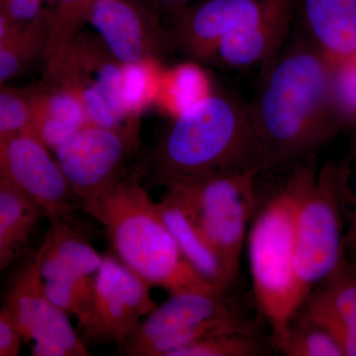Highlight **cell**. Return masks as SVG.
<instances>
[{
  "label": "cell",
  "mask_w": 356,
  "mask_h": 356,
  "mask_svg": "<svg viewBox=\"0 0 356 356\" xmlns=\"http://www.w3.org/2000/svg\"><path fill=\"white\" fill-rule=\"evenodd\" d=\"M287 41L262 65L257 93L248 105L261 172L309 156L339 121L331 65L304 35Z\"/></svg>",
  "instance_id": "obj_1"
},
{
  "label": "cell",
  "mask_w": 356,
  "mask_h": 356,
  "mask_svg": "<svg viewBox=\"0 0 356 356\" xmlns=\"http://www.w3.org/2000/svg\"><path fill=\"white\" fill-rule=\"evenodd\" d=\"M156 184L257 168V147L248 105L213 92L168 126L152 154Z\"/></svg>",
  "instance_id": "obj_2"
},
{
  "label": "cell",
  "mask_w": 356,
  "mask_h": 356,
  "mask_svg": "<svg viewBox=\"0 0 356 356\" xmlns=\"http://www.w3.org/2000/svg\"><path fill=\"white\" fill-rule=\"evenodd\" d=\"M81 209L102 225L112 252L152 288H161L170 295L219 290L205 282L185 261L156 202L137 175H123Z\"/></svg>",
  "instance_id": "obj_3"
},
{
  "label": "cell",
  "mask_w": 356,
  "mask_h": 356,
  "mask_svg": "<svg viewBox=\"0 0 356 356\" xmlns=\"http://www.w3.org/2000/svg\"><path fill=\"white\" fill-rule=\"evenodd\" d=\"M316 175L313 163L295 166L286 184L254 212L248 234L252 291L278 350L305 302L294 271L295 227L299 204Z\"/></svg>",
  "instance_id": "obj_4"
},
{
  "label": "cell",
  "mask_w": 356,
  "mask_h": 356,
  "mask_svg": "<svg viewBox=\"0 0 356 356\" xmlns=\"http://www.w3.org/2000/svg\"><path fill=\"white\" fill-rule=\"evenodd\" d=\"M225 334H257L228 291L175 293L143 318L121 350L130 356H173L195 341Z\"/></svg>",
  "instance_id": "obj_5"
},
{
  "label": "cell",
  "mask_w": 356,
  "mask_h": 356,
  "mask_svg": "<svg viewBox=\"0 0 356 356\" xmlns=\"http://www.w3.org/2000/svg\"><path fill=\"white\" fill-rule=\"evenodd\" d=\"M257 168L165 185L238 277L248 224L257 210Z\"/></svg>",
  "instance_id": "obj_6"
},
{
  "label": "cell",
  "mask_w": 356,
  "mask_h": 356,
  "mask_svg": "<svg viewBox=\"0 0 356 356\" xmlns=\"http://www.w3.org/2000/svg\"><path fill=\"white\" fill-rule=\"evenodd\" d=\"M343 186L337 170L327 166L316 175L299 204L294 271L305 301L344 261Z\"/></svg>",
  "instance_id": "obj_7"
},
{
  "label": "cell",
  "mask_w": 356,
  "mask_h": 356,
  "mask_svg": "<svg viewBox=\"0 0 356 356\" xmlns=\"http://www.w3.org/2000/svg\"><path fill=\"white\" fill-rule=\"evenodd\" d=\"M123 67L98 36L79 33L46 79L62 84L79 98L88 123L138 129V119L124 106Z\"/></svg>",
  "instance_id": "obj_8"
},
{
  "label": "cell",
  "mask_w": 356,
  "mask_h": 356,
  "mask_svg": "<svg viewBox=\"0 0 356 356\" xmlns=\"http://www.w3.org/2000/svg\"><path fill=\"white\" fill-rule=\"evenodd\" d=\"M0 311L10 320L23 341H32V355H90L83 337L72 327L70 316L47 296L35 254L11 276Z\"/></svg>",
  "instance_id": "obj_9"
},
{
  "label": "cell",
  "mask_w": 356,
  "mask_h": 356,
  "mask_svg": "<svg viewBox=\"0 0 356 356\" xmlns=\"http://www.w3.org/2000/svg\"><path fill=\"white\" fill-rule=\"evenodd\" d=\"M152 287L113 254H103L90 303L79 318L84 343L123 346L158 304Z\"/></svg>",
  "instance_id": "obj_10"
},
{
  "label": "cell",
  "mask_w": 356,
  "mask_h": 356,
  "mask_svg": "<svg viewBox=\"0 0 356 356\" xmlns=\"http://www.w3.org/2000/svg\"><path fill=\"white\" fill-rule=\"evenodd\" d=\"M137 140L138 129L88 123L56 147V161L81 207L123 177Z\"/></svg>",
  "instance_id": "obj_11"
},
{
  "label": "cell",
  "mask_w": 356,
  "mask_h": 356,
  "mask_svg": "<svg viewBox=\"0 0 356 356\" xmlns=\"http://www.w3.org/2000/svg\"><path fill=\"white\" fill-rule=\"evenodd\" d=\"M0 181L31 199L50 222L70 218L79 204L55 156L32 128L0 138Z\"/></svg>",
  "instance_id": "obj_12"
},
{
  "label": "cell",
  "mask_w": 356,
  "mask_h": 356,
  "mask_svg": "<svg viewBox=\"0 0 356 356\" xmlns=\"http://www.w3.org/2000/svg\"><path fill=\"white\" fill-rule=\"evenodd\" d=\"M88 23L123 65L161 60L175 49L159 14L142 0H96Z\"/></svg>",
  "instance_id": "obj_13"
},
{
  "label": "cell",
  "mask_w": 356,
  "mask_h": 356,
  "mask_svg": "<svg viewBox=\"0 0 356 356\" xmlns=\"http://www.w3.org/2000/svg\"><path fill=\"white\" fill-rule=\"evenodd\" d=\"M268 0H195L173 16V48L207 62L218 44L257 20Z\"/></svg>",
  "instance_id": "obj_14"
},
{
  "label": "cell",
  "mask_w": 356,
  "mask_h": 356,
  "mask_svg": "<svg viewBox=\"0 0 356 356\" xmlns=\"http://www.w3.org/2000/svg\"><path fill=\"white\" fill-rule=\"evenodd\" d=\"M70 218L50 222L43 243L35 252L40 273L44 283L92 293L103 255L70 224Z\"/></svg>",
  "instance_id": "obj_15"
},
{
  "label": "cell",
  "mask_w": 356,
  "mask_h": 356,
  "mask_svg": "<svg viewBox=\"0 0 356 356\" xmlns=\"http://www.w3.org/2000/svg\"><path fill=\"white\" fill-rule=\"evenodd\" d=\"M296 10V0H268L261 15L218 44L207 62L222 69L264 65L284 46Z\"/></svg>",
  "instance_id": "obj_16"
},
{
  "label": "cell",
  "mask_w": 356,
  "mask_h": 356,
  "mask_svg": "<svg viewBox=\"0 0 356 356\" xmlns=\"http://www.w3.org/2000/svg\"><path fill=\"white\" fill-rule=\"evenodd\" d=\"M296 317L329 332L344 356H356V269L343 261L311 293Z\"/></svg>",
  "instance_id": "obj_17"
},
{
  "label": "cell",
  "mask_w": 356,
  "mask_h": 356,
  "mask_svg": "<svg viewBox=\"0 0 356 356\" xmlns=\"http://www.w3.org/2000/svg\"><path fill=\"white\" fill-rule=\"evenodd\" d=\"M306 39L330 63L356 58V0H296Z\"/></svg>",
  "instance_id": "obj_18"
},
{
  "label": "cell",
  "mask_w": 356,
  "mask_h": 356,
  "mask_svg": "<svg viewBox=\"0 0 356 356\" xmlns=\"http://www.w3.org/2000/svg\"><path fill=\"white\" fill-rule=\"evenodd\" d=\"M156 206L187 264L211 286L229 291L236 276L180 204L165 192Z\"/></svg>",
  "instance_id": "obj_19"
},
{
  "label": "cell",
  "mask_w": 356,
  "mask_h": 356,
  "mask_svg": "<svg viewBox=\"0 0 356 356\" xmlns=\"http://www.w3.org/2000/svg\"><path fill=\"white\" fill-rule=\"evenodd\" d=\"M29 98L33 131L51 152L88 123L79 98L55 81L46 79Z\"/></svg>",
  "instance_id": "obj_20"
},
{
  "label": "cell",
  "mask_w": 356,
  "mask_h": 356,
  "mask_svg": "<svg viewBox=\"0 0 356 356\" xmlns=\"http://www.w3.org/2000/svg\"><path fill=\"white\" fill-rule=\"evenodd\" d=\"M42 217L43 211L31 199L0 181V271L23 257Z\"/></svg>",
  "instance_id": "obj_21"
},
{
  "label": "cell",
  "mask_w": 356,
  "mask_h": 356,
  "mask_svg": "<svg viewBox=\"0 0 356 356\" xmlns=\"http://www.w3.org/2000/svg\"><path fill=\"white\" fill-rule=\"evenodd\" d=\"M214 92L209 74L194 62L163 70L154 104L172 119Z\"/></svg>",
  "instance_id": "obj_22"
},
{
  "label": "cell",
  "mask_w": 356,
  "mask_h": 356,
  "mask_svg": "<svg viewBox=\"0 0 356 356\" xmlns=\"http://www.w3.org/2000/svg\"><path fill=\"white\" fill-rule=\"evenodd\" d=\"M96 0H53L48 7V28L43 60L46 74L53 72L81 28L88 23Z\"/></svg>",
  "instance_id": "obj_23"
},
{
  "label": "cell",
  "mask_w": 356,
  "mask_h": 356,
  "mask_svg": "<svg viewBox=\"0 0 356 356\" xmlns=\"http://www.w3.org/2000/svg\"><path fill=\"white\" fill-rule=\"evenodd\" d=\"M48 7L36 19L0 40V86L43 57L48 28Z\"/></svg>",
  "instance_id": "obj_24"
},
{
  "label": "cell",
  "mask_w": 356,
  "mask_h": 356,
  "mask_svg": "<svg viewBox=\"0 0 356 356\" xmlns=\"http://www.w3.org/2000/svg\"><path fill=\"white\" fill-rule=\"evenodd\" d=\"M161 60L147 58L124 65L122 97L130 116L138 119L143 110L154 104L163 70Z\"/></svg>",
  "instance_id": "obj_25"
},
{
  "label": "cell",
  "mask_w": 356,
  "mask_h": 356,
  "mask_svg": "<svg viewBox=\"0 0 356 356\" xmlns=\"http://www.w3.org/2000/svg\"><path fill=\"white\" fill-rule=\"evenodd\" d=\"M280 350L287 356H344L329 332L299 317L293 320Z\"/></svg>",
  "instance_id": "obj_26"
},
{
  "label": "cell",
  "mask_w": 356,
  "mask_h": 356,
  "mask_svg": "<svg viewBox=\"0 0 356 356\" xmlns=\"http://www.w3.org/2000/svg\"><path fill=\"white\" fill-rule=\"evenodd\" d=\"M266 353V346L257 334H225L195 341L173 356H257Z\"/></svg>",
  "instance_id": "obj_27"
},
{
  "label": "cell",
  "mask_w": 356,
  "mask_h": 356,
  "mask_svg": "<svg viewBox=\"0 0 356 356\" xmlns=\"http://www.w3.org/2000/svg\"><path fill=\"white\" fill-rule=\"evenodd\" d=\"M330 65L332 98L339 120L356 122V58Z\"/></svg>",
  "instance_id": "obj_28"
},
{
  "label": "cell",
  "mask_w": 356,
  "mask_h": 356,
  "mask_svg": "<svg viewBox=\"0 0 356 356\" xmlns=\"http://www.w3.org/2000/svg\"><path fill=\"white\" fill-rule=\"evenodd\" d=\"M32 128L29 92L0 86V138Z\"/></svg>",
  "instance_id": "obj_29"
},
{
  "label": "cell",
  "mask_w": 356,
  "mask_h": 356,
  "mask_svg": "<svg viewBox=\"0 0 356 356\" xmlns=\"http://www.w3.org/2000/svg\"><path fill=\"white\" fill-rule=\"evenodd\" d=\"M43 0H3L0 11L13 24L24 26L32 22L46 7Z\"/></svg>",
  "instance_id": "obj_30"
},
{
  "label": "cell",
  "mask_w": 356,
  "mask_h": 356,
  "mask_svg": "<svg viewBox=\"0 0 356 356\" xmlns=\"http://www.w3.org/2000/svg\"><path fill=\"white\" fill-rule=\"evenodd\" d=\"M23 339L8 318L0 311V356L19 355Z\"/></svg>",
  "instance_id": "obj_31"
},
{
  "label": "cell",
  "mask_w": 356,
  "mask_h": 356,
  "mask_svg": "<svg viewBox=\"0 0 356 356\" xmlns=\"http://www.w3.org/2000/svg\"><path fill=\"white\" fill-rule=\"evenodd\" d=\"M156 13H170L175 15L195 0H142Z\"/></svg>",
  "instance_id": "obj_32"
},
{
  "label": "cell",
  "mask_w": 356,
  "mask_h": 356,
  "mask_svg": "<svg viewBox=\"0 0 356 356\" xmlns=\"http://www.w3.org/2000/svg\"><path fill=\"white\" fill-rule=\"evenodd\" d=\"M356 247V203L351 218V227L350 232L344 236V248L355 250Z\"/></svg>",
  "instance_id": "obj_33"
},
{
  "label": "cell",
  "mask_w": 356,
  "mask_h": 356,
  "mask_svg": "<svg viewBox=\"0 0 356 356\" xmlns=\"http://www.w3.org/2000/svg\"><path fill=\"white\" fill-rule=\"evenodd\" d=\"M43 1L44 4H47V7H50L53 0H43Z\"/></svg>",
  "instance_id": "obj_34"
},
{
  "label": "cell",
  "mask_w": 356,
  "mask_h": 356,
  "mask_svg": "<svg viewBox=\"0 0 356 356\" xmlns=\"http://www.w3.org/2000/svg\"><path fill=\"white\" fill-rule=\"evenodd\" d=\"M2 1H3V0H0V3H1Z\"/></svg>",
  "instance_id": "obj_35"
},
{
  "label": "cell",
  "mask_w": 356,
  "mask_h": 356,
  "mask_svg": "<svg viewBox=\"0 0 356 356\" xmlns=\"http://www.w3.org/2000/svg\"><path fill=\"white\" fill-rule=\"evenodd\" d=\"M353 252H356V248H355V250H353Z\"/></svg>",
  "instance_id": "obj_36"
}]
</instances>
